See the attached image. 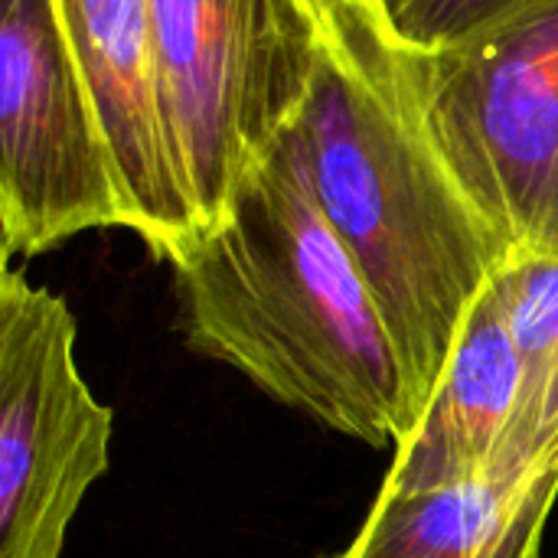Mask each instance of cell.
<instances>
[{"label":"cell","mask_w":558,"mask_h":558,"mask_svg":"<svg viewBox=\"0 0 558 558\" xmlns=\"http://www.w3.org/2000/svg\"><path fill=\"white\" fill-rule=\"evenodd\" d=\"M320 3L324 56L294 134L311 190L389 327L415 428L510 248L425 134L383 20L353 0Z\"/></svg>","instance_id":"obj_1"},{"label":"cell","mask_w":558,"mask_h":558,"mask_svg":"<svg viewBox=\"0 0 558 558\" xmlns=\"http://www.w3.org/2000/svg\"><path fill=\"white\" fill-rule=\"evenodd\" d=\"M173 271L193 353L369 448L409 438L396 343L311 190L294 128L245 177L219 229Z\"/></svg>","instance_id":"obj_2"},{"label":"cell","mask_w":558,"mask_h":558,"mask_svg":"<svg viewBox=\"0 0 558 558\" xmlns=\"http://www.w3.org/2000/svg\"><path fill=\"white\" fill-rule=\"evenodd\" d=\"M173 144L206 235L307 108L324 56L320 0H147Z\"/></svg>","instance_id":"obj_3"},{"label":"cell","mask_w":558,"mask_h":558,"mask_svg":"<svg viewBox=\"0 0 558 558\" xmlns=\"http://www.w3.org/2000/svg\"><path fill=\"white\" fill-rule=\"evenodd\" d=\"M405 78L458 186L517 245H558V0L474 39L405 52Z\"/></svg>","instance_id":"obj_4"},{"label":"cell","mask_w":558,"mask_h":558,"mask_svg":"<svg viewBox=\"0 0 558 558\" xmlns=\"http://www.w3.org/2000/svg\"><path fill=\"white\" fill-rule=\"evenodd\" d=\"M69 304L3 265L0 278V558H59L114 415L75 366Z\"/></svg>","instance_id":"obj_5"},{"label":"cell","mask_w":558,"mask_h":558,"mask_svg":"<svg viewBox=\"0 0 558 558\" xmlns=\"http://www.w3.org/2000/svg\"><path fill=\"white\" fill-rule=\"evenodd\" d=\"M0 222L3 265L88 229L128 226L59 0H3Z\"/></svg>","instance_id":"obj_6"},{"label":"cell","mask_w":558,"mask_h":558,"mask_svg":"<svg viewBox=\"0 0 558 558\" xmlns=\"http://www.w3.org/2000/svg\"><path fill=\"white\" fill-rule=\"evenodd\" d=\"M59 10L114 163L124 229L177 265L206 226L167 121L147 0H59Z\"/></svg>","instance_id":"obj_7"},{"label":"cell","mask_w":558,"mask_h":558,"mask_svg":"<svg viewBox=\"0 0 558 558\" xmlns=\"http://www.w3.org/2000/svg\"><path fill=\"white\" fill-rule=\"evenodd\" d=\"M523 366L490 284L471 304L432 402L396 448L379 497L399 500L468 484L507 464L520 422Z\"/></svg>","instance_id":"obj_8"},{"label":"cell","mask_w":558,"mask_h":558,"mask_svg":"<svg viewBox=\"0 0 558 558\" xmlns=\"http://www.w3.org/2000/svg\"><path fill=\"white\" fill-rule=\"evenodd\" d=\"M558 500V461L383 500L327 558H533Z\"/></svg>","instance_id":"obj_9"},{"label":"cell","mask_w":558,"mask_h":558,"mask_svg":"<svg viewBox=\"0 0 558 558\" xmlns=\"http://www.w3.org/2000/svg\"><path fill=\"white\" fill-rule=\"evenodd\" d=\"M523 366L520 422L507 464L526 471L558 461V245H517L490 275Z\"/></svg>","instance_id":"obj_10"},{"label":"cell","mask_w":558,"mask_h":558,"mask_svg":"<svg viewBox=\"0 0 558 558\" xmlns=\"http://www.w3.org/2000/svg\"><path fill=\"white\" fill-rule=\"evenodd\" d=\"M546 0H376V13L405 52H438L474 39Z\"/></svg>","instance_id":"obj_11"},{"label":"cell","mask_w":558,"mask_h":558,"mask_svg":"<svg viewBox=\"0 0 558 558\" xmlns=\"http://www.w3.org/2000/svg\"><path fill=\"white\" fill-rule=\"evenodd\" d=\"M353 3H360V7H366V10L376 13V0H353ZM376 16H379V13H376Z\"/></svg>","instance_id":"obj_12"},{"label":"cell","mask_w":558,"mask_h":558,"mask_svg":"<svg viewBox=\"0 0 558 558\" xmlns=\"http://www.w3.org/2000/svg\"><path fill=\"white\" fill-rule=\"evenodd\" d=\"M533 558H543V553H536V556H533Z\"/></svg>","instance_id":"obj_13"}]
</instances>
